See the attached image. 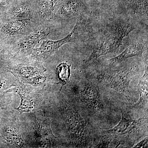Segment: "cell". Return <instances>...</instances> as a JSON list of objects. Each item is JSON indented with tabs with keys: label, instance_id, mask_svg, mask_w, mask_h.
<instances>
[{
	"label": "cell",
	"instance_id": "ba28073f",
	"mask_svg": "<svg viewBox=\"0 0 148 148\" xmlns=\"http://www.w3.org/2000/svg\"><path fill=\"white\" fill-rule=\"evenodd\" d=\"M141 119L137 121L127 119L124 117L123 114H122V117L118 124L112 129L104 131L106 134L112 135H126L131 132L135 129L139 122Z\"/></svg>",
	"mask_w": 148,
	"mask_h": 148
},
{
	"label": "cell",
	"instance_id": "7a4b0ae2",
	"mask_svg": "<svg viewBox=\"0 0 148 148\" xmlns=\"http://www.w3.org/2000/svg\"><path fill=\"white\" fill-rule=\"evenodd\" d=\"M85 27L84 22L78 21L72 32L64 38L56 41L47 40L43 41L40 47L35 49V54L40 57H47L51 55L65 44L84 36L86 34Z\"/></svg>",
	"mask_w": 148,
	"mask_h": 148
},
{
	"label": "cell",
	"instance_id": "6da1fadb",
	"mask_svg": "<svg viewBox=\"0 0 148 148\" xmlns=\"http://www.w3.org/2000/svg\"><path fill=\"white\" fill-rule=\"evenodd\" d=\"M134 29L133 25L127 22H119L111 26L100 37L86 62L88 63L102 56L118 51L123 38Z\"/></svg>",
	"mask_w": 148,
	"mask_h": 148
},
{
	"label": "cell",
	"instance_id": "3957f363",
	"mask_svg": "<svg viewBox=\"0 0 148 148\" xmlns=\"http://www.w3.org/2000/svg\"><path fill=\"white\" fill-rule=\"evenodd\" d=\"M136 71L134 69L109 71L103 74L102 79L107 86L127 96L129 93L130 83Z\"/></svg>",
	"mask_w": 148,
	"mask_h": 148
},
{
	"label": "cell",
	"instance_id": "8fae6325",
	"mask_svg": "<svg viewBox=\"0 0 148 148\" xmlns=\"http://www.w3.org/2000/svg\"><path fill=\"white\" fill-rule=\"evenodd\" d=\"M58 4V0H40L38 8L40 17L46 20L52 18Z\"/></svg>",
	"mask_w": 148,
	"mask_h": 148
},
{
	"label": "cell",
	"instance_id": "4fadbf2b",
	"mask_svg": "<svg viewBox=\"0 0 148 148\" xmlns=\"http://www.w3.org/2000/svg\"><path fill=\"white\" fill-rule=\"evenodd\" d=\"M8 91L17 92L20 95L21 103L18 108L16 109L17 110L22 112H29L33 109V103L32 98L25 92H23L19 88H14Z\"/></svg>",
	"mask_w": 148,
	"mask_h": 148
},
{
	"label": "cell",
	"instance_id": "ac0fdd59",
	"mask_svg": "<svg viewBox=\"0 0 148 148\" xmlns=\"http://www.w3.org/2000/svg\"><path fill=\"white\" fill-rule=\"evenodd\" d=\"M9 0H0V5H5L8 3Z\"/></svg>",
	"mask_w": 148,
	"mask_h": 148
},
{
	"label": "cell",
	"instance_id": "7c38bea8",
	"mask_svg": "<svg viewBox=\"0 0 148 148\" xmlns=\"http://www.w3.org/2000/svg\"><path fill=\"white\" fill-rule=\"evenodd\" d=\"M81 0H70L61 7L60 14L63 17L71 18L78 15L82 10Z\"/></svg>",
	"mask_w": 148,
	"mask_h": 148
},
{
	"label": "cell",
	"instance_id": "9a60e30c",
	"mask_svg": "<svg viewBox=\"0 0 148 148\" xmlns=\"http://www.w3.org/2000/svg\"><path fill=\"white\" fill-rule=\"evenodd\" d=\"M56 73L60 83L62 84V88L69 82L71 75L70 66L66 63H61L57 67Z\"/></svg>",
	"mask_w": 148,
	"mask_h": 148
},
{
	"label": "cell",
	"instance_id": "5b68a950",
	"mask_svg": "<svg viewBox=\"0 0 148 148\" xmlns=\"http://www.w3.org/2000/svg\"><path fill=\"white\" fill-rule=\"evenodd\" d=\"M50 33L48 29H40L27 35L20 40L18 48L21 50H29L35 47L40 42L45 39Z\"/></svg>",
	"mask_w": 148,
	"mask_h": 148
},
{
	"label": "cell",
	"instance_id": "52a82bcc",
	"mask_svg": "<svg viewBox=\"0 0 148 148\" xmlns=\"http://www.w3.org/2000/svg\"><path fill=\"white\" fill-rule=\"evenodd\" d=\"M144 47V44L141 42L136 43L130 45L119 55L111 59L110 64L111 65H117L127 58L142 55Z\"/></svg>",
	"mask_w": 148,
	"mask_h": 148
},
{
	"label": "cell",
	"instance_id": "e0dca14e",
	"mask_svg": "<svg viewBox=\"0 0 148 148\" xmlns=\"http://www.w3.org/2000/svg\"><path fill=\"white\" fill-rule=\"evenodd\" d=\"M147 147H148V138H146L144 140L138 143L137 145L134 147L135 148Z\"/></svg>",
	"mask_w": 148,
	"mask_h": 148
},
{
	"label": "cell",
	"instance_id": "277c9868",
	"mask_svg": "<svg viewBox=\"0 0 148 148\" xmlns=\"http://www.w3.org/2000/svg\"><path fill=\"white\" fill-rule=\"evenodd\" d=\"M66 115V121L74 139L80 140L84 138L86 124L79 114L69 111Z\"/></svg>",
	"mask_w": 148,
	"mask_h": 148
},
{
	"label": "cell",
	"instance_id": "30bf717a",
	"mask_svg": "<svg viewBox=\"0 0 148 148\" xmlns=\"http://www.w3.org/2000/svg\"><path fill=\"white\" fill-rule=\"evenodd\" d=\"M148 71L147 56L145 62V73L140 79L138 85V89L140 99L136 104V107H142L148 102Z\"/></svg>",
	"mask_w": 148,
	"mask_h": 148
},
{
	"label": "cell",
	"instance_id": "2e32d148",
	"mask_svg": "<svg viewBox=\"0 0 148 148\" xmlns=\"http://www.w3.org/2000/svg\"><path fill=\"white\" fill-rule=\"evenodd\" d=\"M109 135H105L104 137L101 138L100 142L98 145H96V148H107L108 147L109 144L110 143L112 139V134H109Z\"/></svg>",
	"mask_w": 148,
	"mask_h": 148
},
{
	"label": "cell",
	"instance_id": "5bb4252c",
	"mask_svg": "<svg viewBox=\"0 0 148 148\" xmlns=\"http://www.w3.org/2000/svg\"><path fill=\"white\" fill-rule=\"evenodd\" d=\"M32 14L31 8L29 5L21 4L15 7L10 13L12 19H21L29 18Z\"/></svg>",
	"mask_w": 148,
	"mask_h": 148
},
{
	"label": "cell",
	"instance_id": "9c48e42d",
	"mask_svg": "<svg viewBox=\"0 0 148 148\" xmlns=\"http://www.w3.org/2000/svg\"><path fill=\"white\" fill-rule=\"evenodd\" d=\"M86 87L81 96L83 101L95 108H103L102 100L98 87L92 85Z\"/></svg>",
	"mask_w": 148,
	"mask_h": 148
},
{
	"label": "cell",
	"instance_id": "8992f818",
	"mask_svg": "<svg viewBox=\"0 0 148 148\" xmlns=\"http://www.w3.org/2000/svg\"><path fill=\"white\" fill-rule=\"evenodd\" d=\"M31 24L30 18L15 19L3 26L1 32L7 36H13L24 33Z\"/></svg>",
	"mask_w": 148,
	"mask_h": 148
}]
</instances>
